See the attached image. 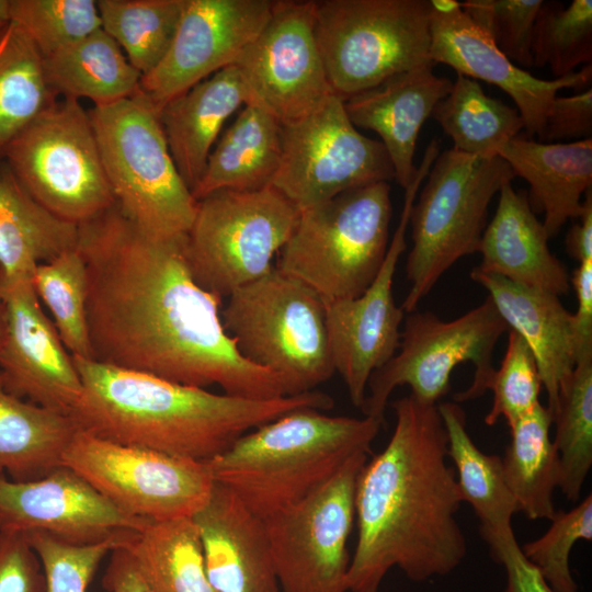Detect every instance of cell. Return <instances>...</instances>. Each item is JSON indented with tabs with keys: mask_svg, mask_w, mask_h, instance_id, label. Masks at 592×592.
I'll return each mask as SVG.
<instances>
[{
	"mask_svg": "<svg viewBox=\"0 0 592 592\" xmlns=\"http://www.w3.org/2000/svg\"><path fill=\"white\" fill-rule=\"evenodd\" d=\"M185 244L186 235L148 231L116 203L79 225L92 360L231 396H285L278 376L238 351L223 298L196 283Z\"/></svg>",
	"mask_w": 592,
	"mask_h": 592,
	"instance_id": "obj_1",
	"label": "cell"
},
{
	"mask_svg": "<svg viewBox=\"0 0 592 592\" xmlns=\"http://www.w3.org/2000/svg\"><path fill=\"white\" fill-rule=\"evenodd\" d=\"M391 407L394 432L356 479L357 540L346 574L349 592H378L392 568L414 582L443 577L467 555L456 519L464 501L447 464L437 405L409 395Z\"/></svg>",
	"mask_w": 592,
	"mask_h": 592,
	"instance_id": "obj_2",
	"label": "cell"
},
{
	"mask_svg": "<svg viewBox=\"0 0 592 592\" xmlns=\"http://www.w3.org/2000/svg\"><path fill=\"white\" fill-rule=\"evenodd\" d=\"M82 395L71 418L95 436L207 462L244 433L301 408L329 410L312 390L273 399L215 394L141 372L72 356Z\"/></svg>",
	"mask_w": 592,
	"mask_h": 592,
	"instance_id": "obj_3",
	"label": "cell"
},
{
	"mask_svg": "<svg viewBox=\"0 0 592 592\" xmlns=\"http://www.w3.org/2000/svg\"><path fill=\"white\" fill-rule=\"evenodd\" d=\"M383 424L301 408L244 433L205 463L215 483L264 520L307 497L352 457L368 454Z\"/></svg>",
	"mask_w": 592,
	"mask_h": 592,
	"instance_id": "obj_4",
	"label": "cell"
},
{
	"mask_svg": "<svg viewBox=\"0 0 592 592\" xmlns=\"http://www.w3.org/2000/svg\"><path fill=\"white\" fill-rule=\"evenodd\" d=\"M227 298L224 329L244 358L281 378L286 396L312 391L335 373L325 303L304 282L274 266Z\"/></svg>",
	"mask_w": 592,
	"mask_h": 592,
	"instance_id": "obj_5",
	"label": "cell"
},
{
	"mask_svg": "<svg viewBox=\"0 0 592 592\" xmlns=\"http://www.w3.org/2000/svg\"><path fill=\"white\" fill-rule=\"evenodd\" d=\"M391 213L386 181L303 209L275 266L308 285L325 304L357 297L384 262Z\"/></svg>",
	"mask_w": 592,
	"mask_h": 592,
	"instance_id": "obj_6",
	"label": "cell"
},
{
	"mask_svg": "<svg viewBox=\"0 0 592 592\" xmlns=\"http://www.w3.org/2000/svg\"><path fill=\"white\" fill-rule=\"evenodd\" d=\"M88 112L121 210L153 234L186 235L197 201L172 159L156 106L139 89Z\"/></svg>",
	"mask_w": 592,
	"mask_h": 592,
	"instance_id": "obj_7",
	"label": "cell"
},
{
	"mask_svg": "<svg viewBox=\"0 0 592 592\" xmlns=\"http://www.w3.org/2000/svg\"><path fill=\"white\" fill-rule=\"evenodd\" d=\"M513 178L500 157L479 158L454 148L439 153L410 213L412 248L406 264L410 287L400 305L405 314L417 310L459 259L479 251L489 204Z\"/></svg>",
	"mask_w": 592,
	"mask_h": 592,
	"instance_id": "obj_8",
	"label": "cell"
},
{
	"mask_svg": "<svg viewBox=\"0 0 592 592\" xmlns=\"http://www.w3.org/2000/svg\"><path fill=\"white\" fill-rule=\"evenodd\" d=\"M430 12V0H315V35L334 94L345 101L396 73L435 65Z\"/></svg>",
	"mask_w": 592,
	"mask_h": 592,
	"instance_id": "obj_9",
	"label": "cell"
},
{
	"mask_svg": "<svg viewBox=\"0 0 592 592\" xmlns=\"http://www.w3.org/2000/svg\"><path fill=\"white\" fill-rule=\"evenodd\" d=\"M508 330L489 297L448 321L431 311L408 314L397 352L369 377L363 414L385 422L391 392L405 385L420 402L437 405L449 390L453 369L465 362L474 365V379L467 389L454 395L455 402L482 396L496 369V344Z\"/></svg>",
	"mask_w": 592,
	"mask_h": 592,
	"instance_id": "obj_10",
	"label": "cell"
},
{
	"mask_svg": "<svg viewBox=\"0 0 592 592\" xmlns=\"http://www.w3.org/2000/svg\"><path fill=\"white\" fill-rule=\"evenodd\" d=\"M300 209L273 185L253 191L217 190L197 201L186 234L190 271L204 289L228 297L274 265Z\"/></svg>",
	"mask_w": 592,
	"mask_h": 592,
	"instance_id": "obj_11",
	"label": "cell"
},
{
	"mask_svg": "<svg viewBox=\"0 0 592 592\" xmlns=\"http://www.w3.org/2000/svg\"><path fill=\"white\" fill-rule=\"evenodd\" d=\"M3 161L36 202L78 226L115 204L80 101L52 104L12 141Z\"/></svg>",
	"mask_w": 592,
	"mask_h": 592,
	"instance_id": "obj_12",
	"label": "cell"
},
{
	"mask_svg": "<svg viewBox=\"0 0 592 592\" xmlns=\"http://www.w3.org/2000/svg\"><path fill=\"white\" fill-rule=\"evenodd\" d=\"M62 465L125 513L149 521L193 517L215 487L205 462L115 443L80 429Z\"/></svg>",
	"mask_w": 592,
	"mask_h": 592,
	"instance_id": "obj_13",
	"label": "cell"
},
{
	"mask_svg": "<svg viewBox=\"0 0 592 592\" xmlns=\"http://www.w3.org/2000/svg\"><path fill=\"white\" fill-rule=\"evenodd\" d=\"M366 460L367 454L352 457L307 497L263 520L281 592H349L346 544Z\"/></svg>",
	"mask_w": 592,
	"mask_h": 592,
	"instance_id": "obj_14",
	"label": "cell"
},
{
	"mask_svg": "<svg viewBox=\"0 0 592 592\" xmlns=\"http://www.w3.org/2000/svg\"><path fill=\"white\" fill-rule=\"evenodd\" d=\"M281 141L272 185L300 210L348 190L395 179L383 144L356 129L334 93L310 114L281 124Z\"/></svg>",
	"mask_w": 592,
	"mask_h": 592,
	"instance_id": "obj_15",
	"label": "cell"
},
{
	"mask_svg": "<svg viewBox=\"0 0 592 592\" xmlns=\"http://www.w3.org/2000/svg\"><path fill=\"white\" fill-rule=\"evenodd\" d=\"M439 153L440 144L431 140L412 182L405 190L398 226L369 286L357 297L325 304L333 366L346 386L351 402L360 409L371 375L395 355L400 344L405 312L394 299V276L407 247L405 237L412 205Z\"/></svg>",
	"mask_w": 592,
	"mask_h": 592,
	"instance_id": "obj_16",
	"label": "cell"
},
{
	"mask_svg": "<svg viewBox=\"0 0 592 592\" xmlns=\"http://www.w3.org/2000/svg\"><path fill=\"white\" fill-rule=\"evenodd\" d=\"M234 65L247 89V104L280 124L310 114L334 93L315 35L312 0L274 1L270 20Z\"/></svg>",
	"mask_w": 592,
	"mask_h": 592,
	"instance_id": "obj_17",
	"label": "cell"
},
{
	"mask_svg": "<svg viewBox=\"0 0 592 592\" xmlns=\"http://www.w3.org/2000/svg\"><path fill=\"white\" fill-rule=\"evenodd\" d=\"M272 0H184L173 41L139 89L159 110L234 65L271 18Z\"/></svg>",
	"mask_w": 592,
	"mask_h": 592,
	"instance_id": "obj_18",
	"label": "cell"
},
{
	"mask_svg": "<svg viewBox=\"0 0 592 592\" xmlns=\"http://www.w3.org/2000/svg\"><path fill=\"white\" fill-rule=\"evenodd\" d=\"M4 333L0 378L4 388L46 409L71 415L82 395L72 355L44 314L32 278L0 284Z\"/></svg>",
	"mask_w": 592,
	"mask_h": 592,
	"instance_id": "obj_19",
	"label": "cell"
},
{
	"mask_svg": "<svg viewBox=\"0 0 592 592\" xmlns=\"http://www.w3.org/2000/svg\"><path fill=\"white\" fill-rule=\"evenodd\" d=\"M430 57L457 73L504 91L522 116L527 137L543 134L550 105L561 89L590 87L591 64L551 80L539 79L514 65L462 9L456 0H430Z\"/></svg>",
	"mask_w": 592,
	"mask_h": 592,
	"instance_id": "obj_20",
	"label": "cell"
},
{
	"mask_svg": "<svg viewBox=\"0 0 592 592\" xmlns=\"http://www.w3.org/2000/svg\"><path fill=\"white\" fill-rule=\"evenodd\" d=\"M148 522L118 509L64 465L29 481L0 471V531L41 532L84 545L140 531Z\"/></svg>",
	"mask_w": 592,
	"mask_h": 592,
	"instance_id": "obj_21",
	"label": "cell"
},
{
	"mask_svg": "<svg viewBox=\"0 0 592 592\" xmlns=\"http://www.w3.org/2000/svg\"><path fill=\"white\" fill-rule=\"evenodd\" d=\"M207 579L215 592H281L264 521L215 483L193 517Z\"/></svg>",
	"mask_w": 592,
	"mask_h": 592,
	"instance_id": "obj_22",
	"label": "cell"
},
{
	"mask_svg": "<svg viewBox=\"0 0 592 592\" xmlns=\"http://www.w3.org/2000/svg\"><path fill=\"white\" fill-rule=\"evenodd\" d=\"M434 65L396 73L344 101L355 127L378 134L390 159L397 183L406 190L418 167L414 153L419 133L452 81L436 76Z\"/></svg>",
	"mask_w": 592,
	"mask_h": 592,
	"instance_id": "obj_23",
	"label": "cell"
},
{
	"mask_svg": "<svg viewBox=\"0 0 592 592\" xmlns=\"http://www.w3.org/2000/svg\"><path fill=\"white\" fill-rule=\"evenodd\" d=\"M546 230L533 212L530 198L503 183L491 221L486 226L475 269L515 284L556 296L570 288L565 264L550 251Z\"/></svg>",
	"mask_w": 592,
	"mask_h": 592,
	"instance_id": "obj_24",
	"label": "cell"
},
{
	"mask_svg": "<svg viewBox=\"0 0 592 592\" xmlns=\"http://www.w3.org/2000/svg\"><path fill=\"white\" fill-rule=\"evenodd\" d=\"M470 277L488 291V297L508 328L520 334L532 351L547 394L546 407L553 415L559 387L577 363L572 314L554 294L482 273L475 267Z\"/></svg>",
	"mask_w": 592,
	"mask_h": 592,
	"instance_id": "obj_25",
	"label": "cell"
},
{
	"mask_svg": "<svg viewBox=\"0 0 592 592\" xmlns=\"http://www.w3.org/2000/svg\"><path fill=\"white\" fill-rule=\"evenodd\" d=\"M515 177L523 178L548 238L569 220L579 218L583 197L592 187V138L543 143L516 136L498 152Z\"/></svg>",
	"mask_w": 592,
	"mask_h": 592,
	"instance_id": "obj_26",
	"label": "cell"
},
{
	"mask_svg": "<svg viewBox=\"0 0 592 592\" xmlns=\"http://www.w3.org/2000/svg\"><path fill=\"white\" fill-rule=\"evenodd\" d=\"M248 99L238 69L230 65L159 110L172 159L191 192L204 173L224 123Z\"/></svg>",
	"mask_w": 592,
	"mask_h": 592,
	"instance_id": "obj_27",
	"label": "cell"
},
{
	"mask_svg": "<svg viewBox=\"0 0 592 592\" xmlns=\"http://www.w3.org/2000/svg\"><path fill=\"white\" fill-rule=\"evenodd\" d=\"M79 226L36 202L0 164V284L32 278L38 264L76 249Z\"/></svg>",
	"mask_w": 592,
	"mask_h": 592,
	"instance_id": "obj_28",
	"label": "cell"
},
{
	"mask_svg": "<svg viewBox=\"0 0 592 592\" xmlns=\"http://www.w3.org/2000/svg\"><path fill=\"white\" fill-rule=\"evenodd\" d=\"M281 153L278 121L254 104H244L210 151L192 195L200 201L217 190L253 191L272 185Z\"/></svg>",
	"mask_w": 592,
	"mask_h": 592,
	"instance_id": "obj_29",
	"label": "cell"
},
{
	"mask_svg": "<svg viewBox=\"0 0 592 592\" xmlns=\"http://www.w3.org/2000/svg\"><path fill=\"white\" fill-rule=\"evenodd\" d=\"M78 430L71 417L9 392L0 378V471L10 479L35 480L61 466Z\"/></svg>",
	"mask_w": 592,
	"mask_h": 592,
	"instance_id": "obj_30",
	"label": "cell"
},
{
	"mask_svg": "<svg viewBox=\"0 0 592 592\" xmlns=\"http://www.w3.org/2000/svg\"><path fill=\"white\" fill-rule=\"evenodd\" d=\"M46 82L62 99H88L102 106L139 91L141 75L102 29L43 57Z\"/></svg>",
	"mask_w": 592,
	"mask_h": 592,
	"instance_id": "obj_31",
	"label": "cell"
},
{
	"mask_svg": "<svg viewBox=\"0 0 592 592\" xmlns=\"http://www.w3.org/2000/svg\"><path fill=\"white\" fill-rule=\"evenodd\" d=\"M437 409L463 501L470 504L480 521L481 537L512 527V516L519 509L505 482L501 457L479 449L467 431L465 411L457 402H440Z\"/></svg>",
	"mask_w": 592,
	"mask_h": 592,
	"instance_id": "obj_32",
	"label": "cell"
},
{
	"mask_svg": "<svg viewBox=\"0 0 592 592\" xmlns=\"http://www.w3.org/2000/svg\"><path fill=\"white\" fill-rule=\"evenodd\" d=\"M550 426L547 407L537 405L509 426L511 441L501 458L508 488L528 520H550L556 512L559 462Z\"/></svg>",
	"mask_w": 592,
	"mask_h": 592,
	"instance_id": "obj_33",
	"label": "cell"
},
{
	"mask_svg": "<svg viewBox=\"0 0 592 592\" xmlns=\"http://www.w3.org/2000/svg\"><path fill=\"white\" fill-rule=\"evenodd\" d=\"M123 547L155 592H215L192 517L150 521Z\"/></svg>",
	"mask_w": 592,
	"mask_h": 592,
	"instance_id": "obj_34",
	"label": "cell"
},
{
	"mask_svg": "<svg viewBox=\"0 0 592 592\" xmlns=\"http://www.w3.org/2000/svg\"><path fill=\"white\" fill-rule=\"evenodd\" d=\"M431 116L455 150L479 158L499 157L500 149L524 129L516 109L487 95L477 80L459 73Z\"/></svg>",
	"mask_w": 592,
	"mask_h": 592,
	"instance_id": "obj_35",
	"label": "cell"
},
{
	"mask_svg": "<svg viewBox=\"0 0 592 592\" xmlns=\"http://www.w3.org/2000/svg\"><path fill=\"white\" fill-rule=\"evenodd\" d=\"M56 101L45 79L43 56L10 22L0 35V162L12 141Z\"/></svg>",
	"mask_w": 592,
	"mask_h": 592,
	"instance_id": "obj_36",
	"label": "cell"
},
{
	"mask_svg": "<svg viewBox=\"0 0 592 592\" xmlns=\"http://www.w3.org/2000/svg\"><path fill=\"white\" fill-rule=\"evenodd\" d=\"M554 446L559 462L558 488L576 502L592 466V356L577 361L559 387Z\"/></svg>",
	"mask_w": 592,
	"mask_h": 592,
	"instance_id": "obj_37",
	"label": "cell"
},
{
	"mask_svg": "<svg viewBox=\"0 0 592 592\" xmlns=\"http://www.w3.org/2000/svg\"><path fill=\"white\" fill-rule=\"evenodd\" d=\"M184 0H98L101 29L121 47L141 77L167 54Z\"/></svg>",
	"mask_w": 592,
	"mask_h": 592,
	"instance_id": "obj_38",
	"label": "cell"
},
{
	"mask_svg": "<svg viewBox=\"0 0 592 592\" xmlns=\"http://www.w3.org/2000/svg\"><path fill=\"white\" fill-rule=\"evenodd\" d=\"M32 283L37 297L52 312L68 352L72 356L92 360L87 318L88 272L78 247L38 264Z\"/></svg>",
	"mask_w": 592,
	"mask_h": 592,
	"instance_id": "obj_39",
	"label": "cell"
},
{
	"mask_svg": "<svg viewBox=\"0 0 592 592\" xmlns=\"http://www.w3.org/2000/svg\"><path fill=\"white\" fill-rule=\"evenodd\" d=\"M533 66H548L555 78L574 72L592 60V1L573 0L567 7L543 2L533 29Z\"/></svg>",
	"mask_w": 592,
	"mask_h": 592,
	"instance_id": "obj_40",
	"label": "cell"
},
{
	"mask_svg": "<svg viewBox=\"0 0 592 592\" xmlns=\"http://www.w3.org/2000/svg\"><path fill=\"white\" fill-rule=\"evenodd\" d=\"M10 21L43 57L101 29L94 0H11Z\"/></svg>",
	"mask_w": 592,
	"mask_h": 592,
	"instance_id": "obj_41",
	"label": "cell"
},
{
	"mask_svg": "<svg viewBox=\"0 0 592 592\" xmlns=\"http://www.w3.org/2000/svg\"><path fill=\"white\" fill-rule=\"evenodd\" d=\"M135 532L84 545L41 532L25 536L41 561L45 592H88L101 561L115 548L125 546Z\"/></svg>",
	"mask_w": 592,
	"mask_h": 592,
	"instance_id": "obj_42",
	"label": "cell"
},
{
	"mask_svg": "<svg viewBox=\"0 0 592 592\" xmlns=\"http://www.w3.org/2000/svg\"><path fill=\"white\" fill-rule=\"evenodd\" d=\"M548 530L521 546L555 592H579L570 569V554L580 539H592V496L570 511H556Z\"/></svg>",
	"mask_w": 592,
	"mask_h": 592,
	"instance_id": "obj_43",
	"label": "cell"
},
{
	"mask_svg": "<svg viewBox=\"0 0 592 592\" xmlns=\"http://www.w3.org/2000/svg\"><path fill=\"white\" fill-rule=\"evenodd\" d=\"M508 331L504 357L486 386V390L493 392L492 406L485 417L488 425L496 424L502 418L511 426L540 403L543 384L535 357L520 334L510 329Z\"/></svg>",
	"mask_w": 592,
	"mask_h": 592,
	"instance_id": "obj_44",
	"label": "cell"
},
{
	"mask_svg": "<svg viewBox=\"0 0 592 592\" xmlns=\"http://www.w3.org/2000/svg\"><path fill=\"white\" fill-rule=\"evenodd\" d=\"M543 0H466L462 9L517 67H533L532 36Z\"/></svg>",
	"mask_w": 592,
	"mask_h": 592,
	"instance_id": "obj_45",
	"label": "cell"
},
{
	"mask_svg": "<svg viewBox=\"0 0 592 592\" xmlns=\"http://www.w3.org/2000/svg\"><path fill=\"white\" fill-rule=\"evenodd\" d=\"M0 592H45L41 561L25 534L0 531Z\"/></svg>",
	"mask_w": 592,
	"mask_h": 592,
	"instance_id": "obj_46",
	"label": "cell"
},
{
	"mask_svg": "<svg viewBox=\"0 0 592 592\" xmlns=\"http://www.w3.org/2000/svg\"><path fill=\"white\" fill-rule=\"evenodd\" d=\"M483 539L490 548L492 558L504 568L503 592H555L539 569L523 554L512 527Z\"/></svg>",
	"mask_w": 592,
	"mask_h": 592,
	"instance_id": "obj_47",
	"label": "cell"
},
{
	"mask_svg": "<svg viewBox=\"0 0 592 592\" xmlns=\"http://www.w3.org/2000/svg\"><path fill=\"white\" fill-rule=\"evenodd\" d=\"M592 135V89L591 87L572 95L555 96L543 134V143L591 138Z\"/></svg>",
	"mask_w": 592,
	"mask_h": 592,
	"instance_id": "obj_48",
	"label": "cell"
},
{
	"mask_svg": "<svg viewBox=\"0 0 592 592\" xmlns=\"http://www.w3.org/2000/svg\"><path fill=\"white\" fill-rule=\"evenodd\" d=\"M577 297L573 326L577 361L592 356V260L579 263L570 277Z\"/></svg>",
	"mask_w": 592,
	"mask_h": 592,
	"instance_id": "obj_49",
	"label": "cell"
},
{
	"mask_svg": "<svg viewBox=\"0 0 592 592\" xmlns=\"http://www.w3.org/2000/svg\"><path fill=\"white\" fill-rule=\"evenodd\" d=\"M102 584L109 592H155L132 554L123 546L112 550Z\"/></svg>",
	"mask_w": 592,
	"mask_h": 592,
	"instance_id": "obj_50",
	"label": "cell"
},
{
	"mask_svg": "<svg viewBox=\"0 0 592 592\" xmlns=\"http://www.w3.org/2000/svg\"><path fill=\"white\" fill-rule=\"evenodd\" d=\"M579 221L573 224L566 236L567 253L579 263L592 260V191L583 197V210Z\"/></svg>",
	"mask_w": 592,
	"mask_h": 592,
	"instance_id": "obj_51",
	"label": "cell"
},
{
	"mask_svg": "<svg viewBox=\"0 0 592 592\" xmlns=\"http://www.w3.org/2000/svg\"><path fill=\"white\" fill-rule=\"evenodd\" d=\"M11 0H0V30L4 29L10 21Z\"/></svg>",
	"mask_w": 592,
	"mask_h": 592,
	"instance_id": "obj_52",
	"label": "cell"
},
{
	"mask_svg": "<svg viewBox=\"0 0 592 592\" xmlns=\"http://www.w3.org/2000/svg\"><path fill=\"white\" fill-rule=\"evenodd\" d=\"M4 325H5V321H4V303H3L2 296L0 294V344H1V341H2V338H3V333H4Z\"/></svg>",
	"mask_w": 592,
	"mask_h": 592,
	"instance_id": "obj_53",
	"label": "cell"
},
{
	"mask_svg": "<svg viewBox=\"0 0 592 592\" xmlns=\"http://www.w3.org/2000/svg\"><path fill=\"white\" fill-rule=\"evenodd\" d=\"M8 25H9V24H8ZM8 25H7V26H8ZM7 26H5V27H7ZM5 27H4V29H5ZM4 29L0 30V35L2 34V32L4 31Z\"/></svg>",
	"mask_w": 592,
	"mask_h": 592,
	"instance_id": "obj_54",
	"label": "cell"
}]
</instances>
